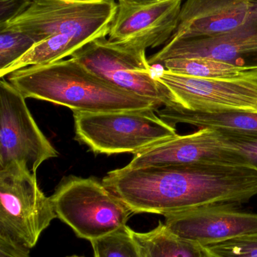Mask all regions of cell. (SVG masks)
Returning <instances> with one entry per match:
<instances>
[{
	"instance_id": "484cf974",
	"label": "cell",
	"mask_w": 257,
	"mask_h": 257,
	"mask_svg": "<svg viewBox=\"0 0 257 257\" xmlns=\"http://www.w3.org/2000/svg\"><path fill=\"white\" fill-rule=\"evenodd\" d=\"M252 5H253V7L257 10V0H248Z\"/></svg>"
},
{
	"instance_id": "6da1fadb",
	"label": "cell",
	"mask_w": 257,
	"mask_h": 257,
	"mask_svg": "<svg viewBox=\"0 0 257 257\" xmlns=\"http://www.w3.org/2000/svg\"><path fill=\"white\" fill-rule=\"evenodd\" d=\"M103 184L133 214L166 216L217 203H246L257 195V171L246 166L193 163L108 172Z\"/></svg>"
},
{
	"instance_id": "277c9868",
	"label": "cell",
	"mask_w": 257,
	"mask_h": 257,
	"mask_svg": "<svg viewBox=\"0 0 257 257\" xmlns=\"http://www.w3.org/2000/svg\"><path fill=\"white\" fill-rule=\"evenodd\" d=\"M75 139L95 154H138L178 134L156 110L73 112Z\"/></svg>"
},
{
	"instance_id": "603a6c76",
	"label": "cell",
	"mask_w": 257,
	"mask_h": 257,
	"mask_svg": "<svg viewBox=\"0 0 257 257\" xmlns=\"http://www.w3.org/2000/svg\"><path fill=\"white\" fill-rule=\"evenodd\" d=\"M31 249L0 231V257H30Z\"/></svg>"
},
{
	"instance_id": "30bf717a",
	"label": "cell",
	"mask_w": 257,
	"mask_h": 257,
	"mask_svg": "<svg viewBox=\"0 0 257 257\" xmlns=\"http://www.w3.org/2000/svg\"><path fill=\"white\" fill-rule=\"evenodd\" d=\"M235 203L203 205L164 216V224L181 238L202 247L257 232V214Z\"/></svg>"
},
{
	"instance_id": "83f0119b",
	"label": "cell",
	"mask_w": 257,
	"mask_h": 257,
	"mask_svg": "<svg viewBox=\"0 0 257 257\" xmlns=\"http://www.w3.org/2000/svg\"><path fill=\"white\" fill-rule=\"evenodd\" d=\"M181 1H182V0H181Z\"/></svg>"
},
{
	"instance_id": "4316f807",
	"label": "cell",
	"mask_w": 257,
	"mask_h": 257,
	"mask_svg": "<svg viewBox=\"0 0 257 257\" xmlns=\"http://www.w3.org/2000/svg\"><path fill=\"white\" fill-rule=\"evenodd\" d=\"M67 257H81V256H67Z\"/></svg>"
},
{
	"instance_id": "d4e9b609",
	"label": "cell",
	"mask_w": 257,
	"mask_h": 257,
	"mask_svg": "<svg viewBox=\"0 0 257 257\" xmlns=\"http://www.w3.org/2000/svg\"><path fill=\"white\" fill-rule=\"evenodd\" d=\"M119 3L128 5H146L157 3L162 0H118Z\"/></svg>"
},
{
	"instance_id": "9c48e42d",
	"label": "cell",
	"mask_w": 257,
	"mask_h": 257,
	"mask_svg": "<svg viewBox=\"0 0 257 257\" xmlns=\"http://www.w3.org/2000/svg\"><path fill=\"white\" fill-rule=\"evenodd\" d=\"M155 76L170 93L172 105L167 107L199 111H257V72L243 78L208 79L163 69Z\"/></svg>"
},
{
	"instance_id": "8fae6325",
	"label": "cell",
	"mask_w": 257,
	"mask_h": 257,
	"mask_svg": "<svg viewBox=\"0 0 257 257\" xmlns=\"http://www.w3.org/2000/svg\"><path fill=\"white\" fill-rule=\"evenodd\" d=\"M181 6V0L146 5L118 3L108 39L146 51L166 44L176 30Z\"/></svg>"
},
{
	"instance_id": "7a4b0ae2",
	"label": "cell",
	"mask_w": 257,
	"mask_h": 257,
	"mask_svg": "<svg viewBox=\"0 0 257 257\" xmlns=\"http://www.w3.org/2000/svg\"><path fill=\"white\" fill-rule=\"evenodd\" d=\"M27 99L70 108L73 112L109 113L158 110L156 103L107 82L74 59L29 66L8 75Z\"/></svg>"
},
{
	"instance_id": "52a82bcc",
	"label": "cell",
	"mask_w": 257,
	"mask_h": 257,
	"mask_svg": "<svg viewBox=\"0 0 257 257\" xmlns=\"http://www.w3.org/2000/svg\"><path fill=\"white\" fill-rule=\"evenodd\" d=\"M55 218L36 175L20 167L0 171V231L32 249Z\"/></svg>"
},
{
	"instance_id": "2e32d148",
	"label": "cell",
	"mask_w": 257,
	"mask_h": 257,
	"mask_svg": "<svg viewBox=\"0 0 257 257\" xmlns=\"http://www.w3.org/2000/svg\"><path fill=\"white\" fill-rule=\"evenodd\" d=\"M131 231L141 257H210L205 247L181 238L161 221L149 232Z\"/></svg>"
},
{
	"instance_id": "cb8c5ba5",
	"label": "cell",
	"mask_w": 257,
	"mask_h": 257,
	"mask_svg": "<svg viewBox=\"0 0 257 257\" xmlns=\"http://www.w3.org/2000/svg\"><path fill=\"white\" fill-rule=\"evenodd\" d=\"M33 0H0V24H5L24 12Z\"/></svg>"
},
{
	"instance_id": "7402d4cb",
	"label": "cell",
	"mask_w": 257,
	"mask_h": 257,
	"mask_svg": "<svg viewBox=\"0 0 257 257\" xmlns=\"http://www.w3.org/2000/svg\"><path fill=\"white\" fill-rule=\"evenodd\" d=\"M217 132L225 148L233 151L247 166L257 171V135Z\"/></svg>"
},
{
	"instance_id": "4fadbf2b",
	"label": "cell",
	"mask_w": 257,
	"mask_h": 257,
	"mask_svg": "<svg viewBox=\"0 0 257 257\" xmlns=\"http://www.w3.org/2000/svg\"><path fill=\"white\" fill-rule=\"evenodd\" d=\"M257 23L248 0H187L168 42L214 37Z\"/></svg>"
},
{
	"instance_id": "ffe728a7",
	"label": "cell",
	"mask_w": 257,
	"mask_h": 257,
	"mask_svg": "<svg viewBox=\"0 0 257 257\" xmlns=\"http://www.w3.org/2000/svg\"><path fill=\"white\" fill-rule=\"evenodd\" d=\"M36 44V41L25 33L0 27V77L15 62L27 54Z\"/></svg>"
},
{
	"instance_id": "44dd1931",
	"label": "cell",
	"mask_w": 257,
	"mask_h": 257,
	"mask_svg": "<svg viewBox=\"0 0 257 257\" xmlns=\"http://www.w3.org/2000/svg\"><path fill=\"white\" fill-rule=\"evenodd\" d=\"M205 248L210 257H257V232Z\"/></svg>"
},
{
	"instance_id": "5b68a950",
	"label": "cell",
	"mask_w": 257,
	"mask_h": 257,
	"mask_svg": "<svg viewBox=\"0 0 257 257\" xmlns=\"http://www.w3.org/2000/svg\"><path fill=\"white\" fill-rule=\"evenodd\" d=\"M57 218L78 238L91 241L127 226L128 207L94 178H65L51 196Z\"/></svg>"
},
{
	"instance_id": "7c38bea8",
	"label": "cell",
	"mask_w": 257,
	"mask_h": 257,
	"mask_svg": "<svg viewBox=\"0 0 257 257\" xmlns=\"http://www.w3.org/2000/svg\"><path fill=\"white\" fill-rule=\"evenodd\" d=\"M193 163L248 166L241 157L225 148L217 132L210 128H199L183 136L177 134L155 144L135 154L126 166L136 169Z\"/></svg>"
},
{
	"instance_id": "9a60e30c",
	"label": "cell",
	"mask_w": 257,
	"mask_h": 257,
	"mask_svg": "<svg viewBox=\"0 0 257 257\" xmlns=\"http://www.w3.org/2000/svg\"><path fill=\"white\" fill-rule=\"evenodd\" d=\"M156 113L164 121L175 126L181 123L199 128L257 135V111H199L172 106L163 107Z\"/></svg>"
},
{
	"instance_id": "e0dca14e",
	"label": "cell",
	"mask_w": 257,
	"mask_h": 257,
	"mask_svg": "<svg viewBox=\"0 0 257 257\" xmlns=\"http://www.w3.org/2000/svg\"><path fill=\"white\" fill-rule=\"evenodd\" d=\"M159 65L172 73L208 79L243 78L257 72V66H239L205 57L168 59Z\"/></svg>"
},
{
	"instance_id": "3957f363",
	"label": "cell",
	"mask_w": 257,
	"mask_h": 257,
	"mask_svg": "<svg viewBox=\"0 0 257 257\" xmlns=\"http://www.w3.org/2000/svg\"><path fill=\"white\" fill-rule=\"evenodd\" d=\"M117 6L115 0H33L23 13L0 27L25 33L36 43L55 35L89 43L108 36Z\"/></svg>"
},
{
	"instance_id": "d6986e66",
	"label": "cell",
	"mask_w": 257,
	"mask_h": 257,
	"mask_svg": "<svg viewBox=\"0 0 257 257\" xmlns=\"http://www.w3.org/2000/svg\"><path fill=\"white\" fill-rule=\"evenodd\" d=\"M125 227L105 236L91 241L95 257H141L131 234Z\"/></svg>"
},
{
	"instance_id": "ac0fdd59",
	"label": "cell",
	"mask_w": 257,
	"mask_h": 257,
	"mask_svg": "<svg viewBox=\"0 0 257 257\" xmlns=\"http://www.w3.org/2000/svg\"><path fill=\"white\" fill-rule=\"evenodd\" d=\"M87 44L82 39L69 35L50 36L35 44L27 54L6 69L3 77L8 76L15 71L29 66H42L55 63L68 56L72 55Z\"/></svg>"
},
{
	"instance_id": "8992f818",
	"label": "cell",
	"mask_w": 257,
	"mask_h": 257,
	"mask_svg": "<svg viewBox=\"0 0 257 257\" xmlns=\"http://www.w3.org/2000/svg\"><path fill=\"white\" fill-rule=\"evenodd\" d=\"M70 57L118 88L149 99L159 108L172 105L170 93L155 78L146 50L102 37L89 42Z\"/></svg>"
},
{
	"instance_id": "ba28073f",
	"label": "cell",
	"mask_w": 257,
	"mask_h": 257,
	"mask_svg": "<svg viewBox=\"0 0 257 257\" xmlns=\"http://www.w3.org/2000/svg\"><path fill=\"white\" fill-rule=\"evenodd\" d=\"M58 152L45 137L26 103L9 81H0V171L12 167L36 175L39 166Z\"/></svg>"
},
{
	"instance_id": "5bb4252c",
	"label": "cell",
	"mask_w": 257,
	"mask_h": 257,
	"mask_svg": "<svg viewBox=\"0 0 257 257\" xmlns=\"http://www.w3.org/2000/svg\"><path fill=\"white\" fill-rule=\"evenodd\" d=\"M193 57L257 66V23L214 37L167 42L148 60L152 66L168 59Z\"/></svg>"
}]
</instances>
